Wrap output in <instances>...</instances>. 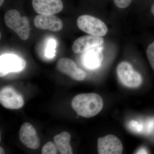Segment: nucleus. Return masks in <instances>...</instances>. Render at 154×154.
Returning a JSON list of instances; mask_svg holds the SVG:
<instances>
[{"mask_svg":"<svg viewBox=\"0 0 154 154\" xmlns=\"http://www.w3.org/2000/svg\"><path fill=\"white\" fill-rule=\"evenodd\" d=\"M19 137L22 143L28 148L36 149L39 147V138L30 123L25 122L22 125L19 130Z\"/></svg>","mask_w":154,"mask_h":154,"instance_id":"nucleus-12","label":"nucleus"},{"mask_svg":"<svg viewBox=\"0 0 154 154\" xmlns=\"http://www.w3.org/2000/svg\"><path fill=\"white\" fill-rule=\"evenodd\" d=\"M4 1H5V0H0V6H2V5L3 3H4Z\"/></svg>","mask_w":154,"mask_h":154,"instance_id":"nucleus-21","label":"nucleus"},{"mask_svg":"<svg viewBox=\"0 0 154 154\" xmlns=\"http://www.w3.org/2000/svg\"><path fill=\"white\" fill-rule=\"evenodd\" d=\"M56 42L54 39H51L48 44L45 56L48 58H53L55 56Z\"/></svg>","mask_w":154,"mask_h":154,"instance_id":"nucleus-17","label":"nucleus"},{"mask_svg":"<svg viewBox=\"0 0 154 154\" xmlns=\"http://www.w3.org/2000/svg\"><path fill=\"white\" fill-rule=\"evenodd\" d=\"M150 11L151 14L152 16L154 17V3L152 5L151 7Z\"/></svg>","mask_w":154,"mask_h":154,"instance_id":"nucleus-19","label":"nucleus"},{"mask_svg":"<svg viewBox=\"0 0 154 154\" xmlns=\"http://www.w3.org/2000/svg\"><path fill=\"white\" fill-rule=\"evenodd\" d=\"M0 154H5V150H4V149H3V148H2V147H0Z\"/></svg>","mask_w":154,"mask_h":154,"instance_id":"nucleus-20","label":"nucleus"},{"mask_svg":"<svg viewBox=\"0 0 154 154\" xmlns=\"http://www.w3.org/2000/svg\"><path fill=\"white\" fill-rule=\"evenodd\" d=\"M71 105L78 115L85 118H91L102 110L103 102L99 94L95 93L82 94L74 97Z\"/></svg>","mask_w":154,"mask_h":154,"instance_id":"nucleus-1","label":"nucleus"},{"mask_svg":"<svg viewBox=\"0 0 154 154\" xmlns=\"http://www.w3.org/2000/svg\"><path fill=\"white\" fill-rule=\"evenodd\" d=\"M6 25L23 40H27L30 36L29 20L27 17H21L16 10L9 11L5 15Z\"/></svg>","mask_w":154,"mask_h":154,"instance_id":"nucleus-2","label":"nucleus"},{"mask_svg":"<svg viewBox=\"0 0 154 154\" xmlns=\"http://www.w3.org/2000/svg\"><path fill=\"white\" fill-rule=\"evenodd\" d=\"M104 41V38L101 36L91 35L81 36L74 42L72 50L75 53H82L101 45Z\"/></svg>","mask_w":154,"mask_h":154,"instance_id":"nucleus-11","label":"nucleus"},{"mask_svg":"<svg viewBox=\"0 0 154 154\" xmlns=\"http://www.w3.org/2000/svg\"><path fill=\"white\" fill-rule=\"evenodd\" d=\"M36 28L52 32H58L63 28V23L59 18L54 15H37L33 20Z\"/></svg>","mask_w":154,"mask_h":154,"instance_id":"nucleus-10","label":"nucleus"},{"mask_svg":"<svg viewBox=\"0 0 154 154\" xmlns=\"http://www.w3.org/2000/svg\"><path fill=\"white\" fill-rule=\"evenodd\" d=\"M71 135L66 131L56 135L54 137V144L58 152L61 154H73L72 149L70 144Z\"/></svg>","mask_w":154,"mask_h":154,"instance_id":"nucleus-14","label":"nucleus"},{"mask_svg":"<svg viewBox=\"0 0 154 154\" xmlns=\"http://www.w3.org/2000/svg\"><path fill=\"white\" fill-rule=\"evenodd\" d=\"M97 148L99 154H121L123 149L121 141L117 137L112 134L99 138Z\"/></svg>","mask_w":154,"mask_h":154,"instance_id":"nucleus-6","label":"nucleus"},{"mask_svg":"<svg viewBox=\"0 0 154 154\" xmlns=\"http://www.w3.org/2000/svg\"><path fill=\"white\" fill-rule=\"evenodd\" d=\"M103 60V54L100 50H92L86 53L83 57V62L87 68L95 69L101 66Z\"/></svg>","mask_w":154,"mask_h":154,"instance_id":"nucleus-13","label":"nucleus"},{"mask_svg":"<svg viewBox=\"0 0 154 154\" xmlns=\"http://www.w3.org/2000/svg\"><path fill=\"white\" fill-rule=\"evenodd\" d=\"M57 68L59 71L77 81H82L85 79V72L79 68L72 60L62 58L57 62Z\"/></svg>","mask_w":154,"mask_h":154,"instance_id":"nucleus-8","label":"nucleus"},{"mask_svg":"<svg viewBox=\"0 0 154 154\" xmlns=\"http://www.w3.org/2000/svg\"><path fill=\"white\" fill-rule=\"evenodd\" d=\"M25 60L20 57L13 54L1 56L0 76L4 77L9 73L21 71L26 66Z\"/></svg>","mask_w":154,"mask_h":154,"instance_id":"nucleus-5","label":"nucleus"},{"mask_svg":"<svg viewBox=\"0 0 154 154\" xmlns=\"http://www.w3.org/2000/svg\"><path fill=\"white\" fill-rule=\"evenodd\" d=\"M133 0H113L115 5L120 9H125L130 5Z\"/></svg>","mask_w":154,"mask_h":154,"instance_id":"nucleus-18","label":"nucleus"},{"mask_svg":"<svg viewBox=\"0 0 154 154\" xmlns=\"http://www.w3.org/2000/svg\"><path fill=\"white\" fill-rule=\"evenodd\" d=\"M146 54L149 63L154 72V40L150 42L147 47Z\"/></svg>","mask_w":154,"mask_h":154,"instance_id":"nucleus-15","label":"nucleus"},{"mask_svg":"<svg viewBox=\"0 0 154 154\" xmlns=\"http://www.w3.org/2000/svg\"><path fill=\"white\" fill-rule=\"evenodd\" d=\"M0 103L8 109H19L24 105V100L21 94L11 87L3 88L0 92Z\"/></svg>","mask_w":154,"mask_h":154,"instance_id":"nucleus-7","label":"nucleus"},{"mask_svg":"<svg viewBox=\"0 0 154 154\" xmlns=\"http://www.w3.org/2000/svg\"><path fill=\"white\" fill-rule=\"evenodd\" d=\"M57 150L55 144L52 142H48L42 147V154H56L57 153Z\"/></svg>","mask_w":154,"mask_h":154,"instance_id":"nucleus-16","label":"nucleus"},{"mask_svg":"<svg viewBox=\"0 0 154 154\" xmlns=\"http://www.w3.org/2000/svg\"><path fill=\"white\" fill-rule=\"evenodd\" d=\"M116 72L122 83L128 88H137L142 83L141 75L135 71L132 66L127 62H122L118 65Z\"/></svg>","mask_w":154,"mask_h":154,"instance_id":"nucleus-4","label":"nucleus"},{"mask_svg":"<svg viewBox=\"0 0 154 154\" xmlns=\"http://www.w3.org/2000/svg\"><path fill=\"white\" fill-rule=\"evenodd\" d=\"M77 25L79 29L89 35L105 36L108 32L107 25L96 17L89 15H83L78 18Z\"/></svg>","mask_w":154,"mask_h":154,"instance_id":"nucleus-3","label":"nucleus"},{"mask_svg":"<svg viewBox=\"0 0 154 154\" xmlns=\"http://www.w3.org/2000/svg\"><path fill=\"white\" fill-rule=\"evenodd\" d=\"M32 5L34 11L39 15H54L63 8L61 0H32Z\"/></svg>","mask_w":154,"mask_h":154,"instance_id":"nucleus-9","label":"nucleus"}]
</instances>
